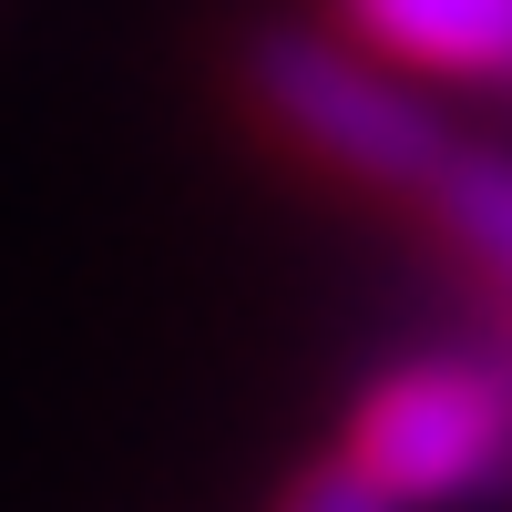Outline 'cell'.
Returning <instances> with one entry per match:
<instances>
[{"mask_svg": "<svg viewBox=\"0 0 512 512\" xmlns=\"http://www.w3.org/2000/svg\"><path fill=\"white\" fill-rule=\"evenodd\" d=\"M338 31L390 72H441V82L512 72V0H338Z\"/></svg>", "mask_w": 512, "mask_h": 512, "instance_id": "3957f363", "label": "cell"}, {"mask_svg": "<svg viewBox=\"0 0 512 512\" xmlns=\"http://www.w3.org/2000/svg\"><path fill=\"white\" fill-rule=\"evenodd\" d=\"M287 512H390V502H379V492L349 472V461H328L318 482H297V502H287Z\"/></svg>", "mask_w": 512, "mask_h": 512, "instance_id": "5b68a950", "label": "cell"}, {"mask_svg": "<svg viewBox=\"0 0 512 512\" xmlns=\"http://www.w3.org/2000/svg\"><path fill=\"white\" fill-rule=\"evenodd\" d=\"M246 93L308 164H328L338 185H369V195H420L441 175V154L461 144L441 103L420 93V72H390L349 31H297V21L256 31Z\"/></svg>", "mask_w": 512, "mask_h": 512, "instance_id": "6da1fadb", "label": "cell"}, {"mask_svg": "<svg viewBox=\"0 0 512 512\" xmlns=\"http://www.w3.org/2000/svg\"><path fill=\"white\" fill-rule=\"evenodd\" d=\"M338 461L390 512L461 502L512 461V379L492 359H400L349 410V451Z\"/></svg>", "mask_w": 512, "mask_h": 512, "instance_id": "7a4b0ae2", "label": "cell"}, {"mask_svg": "<svg viewBox=\"0 0 512 512\" xmlns=\"http://www.w3.org/2000/svg\"><path fill=\"white\" fill-rule=\"evenodd\" d=\"M420 205H431V226L482 267V287L512 308V154L451 144V154H441V175L420 185Z\"/></svg>", "mask_w": 512, "mask_h": 512, "instance_id": "277c9868", "label": "cell"}]
</instances>
